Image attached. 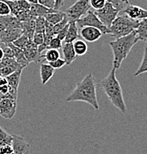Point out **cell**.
I'll return each mask as SVG.
<instances>
[{"label": "cell", "mask_w": 147, "mask_h": 154, "mask_svg": "<svg viewBox=\"0 0 147 154\" xmlns=\"http://www.w3.org/2000/svg\"><path fill=\"white\" fill-rule=\"evenodd\" d=\"M21 23H22V30L23 34L30 39H33V35L36 30V18L32 17L28 21L21 22Z\"/></svg>", "instance_id": "16"}, {"label": "cell", "mask_w": 147, "mask_h": 154, "mask_svg": "<svg viewBox=\"0 0 147 154\" xmlns=\"http://www.w3.org/2000/svg\"><path fill=\"white\" fill-rule=\"evenodd\" d=\"M139 41L136 32L133 31L130 34L110 42V46L113 53V67L119 69L123 61L127 57L132 48Z\"/></svg>", "instance_id": "3"}, {"label": "cell", "mask_w": 147, "mask_h": 154, "mask_svg": "<svg viewBox=\"0 0 147 154\" xmlns=\"http://www.w3.org/2000/svg\"><path fill=\"white\" fill-rule=\"evenodd\" d=\"M41 58H44L47 62H53V61L57 60V59L60 58V53H59L58 50L55 49H48L44 55H41Z\"/></svg>", "instance_id": "27"}, {"label": "cell", "mask_w": 147, "mask_h": 154, "mask_svg": "<svg viewBox=\"0 0 147 154\" xmlns=\"http://www.w3.org/2000/svg\"><path fill=\"white\" fill-rule=\"evenodd\" d=\"M107 2L111 3L116 9H118V11H123L129 4H126V3L123 2L121 0H106Z\"/></svg>", "instance_id": "35"}, {"label": "cell", "mask_w": 147, "mask_h": 154, "mask_svg": "<svg viewBox=\"0 0 147 154\" xmlns=\"http://www.w3.org/2000/svg\"><path fill=\"white\" fill-rule=\"evenodd\" d=\"M73 48L78 57L84 56L88 51V46L87 43L82 39H77L73 42Z\"/></svg>", "instance_id": "24"}, {"label": "cell", "mask_w": 147, "mask_h": 154, "mask_svg": "<svg viewBox=\"0 0 147 154\" xmlns=\"http://www.w3.org/2000/svg\"><path fill=\"white\" fill-rule=\"evenodd\" d=\"M10 48H12L13 51H14V59L15 60L18 62L19 64L21 65V66L26 67L29 65V62H28V60L26 59V58L25 57V54H24V52L22 50L20 49L19 48L16 47L13 45V43H10Z\"/></svg>", "instance_id": "20"}, {"label": "cell", "mask_w": 147, "mask_h": 154, "mask_svg": "<svg viewBox=\"0 0 147 154\" xmlns=\"http://www.w3.org/2000/svg\"><path fill=\"white\" fill-rule=\"evenodd\" d=\"M17 102L16 99L4 98L0 101V116L11 119L16 113Z\"/></svg>", "instance_id": "8"}, {"label": "cell", "mask_w": 147, "mask_h": 154, "mask_svg": "<svg viewBox=\"0 0 147 154\" xmlns=\"http://www.w3.org/2000/svg\"><path fill=\"white\" fill-rule=\"evenodd\" d=\"M10 14V9L5 2L0 0V17H4Z\"/></svg>", "instance_id": "33"}, {"label": "cell", "mask_w": 147, "mask_h": 154, "mask_svg": "<svg viewBox=\"0 0 147 154\" xmlns=\"http://www.w3.org/2000/svg\"><path fill=\"white\" fill-rule=\"evenodd\" d=\"M79 37V30L76 25V22L72 21L69 22V28L67 33L66 37L64 38V42L73 43Z\"/></svg>", "instance_id": "18"}, {"label": "cell", "mask_w": 147, "mask_h": 154, "mask_svg": "<svg viewBox=\"0 0 147 154\" xmlns=\"http://www.w3.org/2000/svg\"><path fill=\"white\" fill-rule=\"evenodd\" d=\"M135 32L139 40L147 43V18L140 21Z\"/></svg>", "instance_id": "23"}, {"label": "cell", "mask_w": 147, "mask_h": 154, "mask_svg": "<svg viewBox=\"0 0 147 154\" xmlns=\"http://www.w3.org/2000/svg\"><path fill=\"white\" fill-rule=\"evenodd\" d=\"M96 84L92 73H89L80 82H78L73 92L67 97V102H84L88 103L95 110H99L97 99Z\"/></svg>", "instance_id": "1"}, {"label": "cell", "mask_w": 147, "mask_h": 154, "mask_svg": "<svg viewBox=\"0 0 147 154\" xmlns=\"http://www.w3.org/2000/svg\"><path fill=\"white\" fill-rule=\"evenodd\" d=\"M139 22L126 15L118 16L108 28L107 34H110L116 38L124 37L135 31L138 27Z\"/></svg>", "instance_id": "4"}, {"label": "cell", "mask_w": 147, "mask_h": 154, "mask_svg": "<svg viewBox=\"0 0 147 154\" xmlns=\"http://www.w3.org/2000/svg\"><path fill=\"white\" fill-rule=\"evenodd\" d=\"M79 36L88 42H95L103 36L100 30L94 27H84L80 28Z\"/></svg>", "instance_id": "11"}, {"label": "cell", "mask_w": 147, "mask_h": 154, "mask_svg": "<svg viewBox=\"0 0 147 154\" xmlns=\"http://www.w3.org/2000/svg\"><path fill=\"white\" fill-rule=\"evenodd\" d=\"M33 42L36 45H40L44 42V33H35L33 37Z\"/></svg>", "instance_id": "37"}, {"label": "cell", "mask_w": 147, "mask_h": 154, "mask_svg": "<svg viewBox=\"0 0 147 154\" xmlns=\"http://www.w3.org/2000/svg\"><path fill=\"white\" fill-rule=\"evenodd\" d=\"M30 40L31 39H30L29 38L27 37L25 35L22 34L20 37H19L16 40H15V41L13 42V45H14V46H16V47L19 48L21 50H23L28 46Z\"/></svg>", "instance_id": "29"}, {"label": "cell", "mask_w": 147, "mask_h": 154, "mask_svg": "<svg viewBox=\"0 0 147 154\" xmlns=\"http://www.w3.org/2000/svg\"><path fill=\"white\" fill-rule=\"evenodd\" d=\"M13 154H28L30 150V145L25 141L24 137L18 135H12Z\"/></svg>", "instance_id": "10"}, {"label": "cell", "mask_w": 147, "mask_h": 154, "mask_svg": "<svg viewBox=\"0 0 147 154\" xmlns=\"http://www.w3.org/2000/svg\"><path fill=\"white\" fill-rule=\"evenodd\" d=\"M91 6L89 0H78L71 7H70L64 13L69 19V22H76L90 11Z\"/></svg>", "instance_id": "5"}, {"label": "cell", "mask_w": 147, "mask_h": 154, "mask_svg": "<svg viewBox=\"0 0 147 154\" xmlns=\"http://www.w3.org/2000/svg\"><path fill=\"white\" fill-rule=\"evenodd\" d=\"M2 1H15V0H2Z\"/></svg>", "instance_id": "45"}, {"label": "cell", "mask_w": 147, "mask_h": 154, "mask_svg": "<svg viewBox=\"0 0 147 154\" xmlns=\"http://www.w3.org/2000/svg\"><path fill=\"white\" fill-rule=\"evenodd\" d=\"M76 25L79 29L87 26L94 27V28L99 29L103 33V35L107 34L108 28L103 25V23L100 22L98 17L95 15L94 11H89L85 16L76 21Z\"/></svg>", "instance_id": "7"}, {"label": "cell", "mask_w": 147, "mask_h": 154, "mask_svg": "<svg viewBox=\"0 0 147 154\" xmlns=\"http://www.w3.org/2000/svg\"><path fill=\"white\" fill-rule=\"evenodd\" d=\"M56 10L50 9L48 8H46L45 6H43L41 5L36 3V4H31L30 9V14L32 17H44L47 14L54 12Z\"/></svg>", "instance_id": "15"}, {"label": "cell", "mask_w": 147, "mask_h": 154, "mask_svg": "<svg viewBox=\"0 0 147 154\" xmlns=\"http://www.w3.org/2000/svg\"><path fill=\"white\" fill-rule=\"evenodd\" d=\"M68 23H69V19L66 15V17L63 19V20L61 21L59 23L56 24V25H53V32H54V34H55V36H56L57 33H58L62 28H64V27L66 26Z\"/></svg>", "instance_id": "32"}, {"label": "cell", "mask_w": 147, "mask_h": 154, "mask_svg": "<svg viewBox=\"0 0 147 154\" xmlns=\"http://www.w3.org/2000/svg\"><path fill=\"white\" fill-rule=\"evenodd\" d=\"M106 2V0H89L91 8H92L95 11H98L104 8Z\"/></svg>", "instance_id": "34"}, {"label": "cell", "mask_w": 147, "mask_h": 154, "mask_svg": "<svg viewBox=\"0 0 147 154\" xmlns=\"http://www.w3.org/2000/svg\"><path fill=\"white\" fill-rule=\"evenodd\" d=\"M116 69L112 67L108 76L99 84L104 94L116 108L123 113H127V105L124 102L123 91L116 76Z\"/></svg>", "instance_id": "2"}, {"label": "cell", "mask_w": 147, "mask_h": 154, "mask_svg": "<svg viewBox=\"0 0 147 154\" xmlns=\"http://www.w3.org/2000/svg\"><path fill=\"white\" fill-rule=\"evenodd\" d=\"M62 53H63L64 59L66 62V65H70L76 59L78 56L73 48V43L64 42L62 45Z\"/></svg>", "instance_id": "14"}, {"label": "cell", "mask_w": 147, "mask_h": 154, "mask_svg": "<svg viewBox=\"0 0 147 154\" xmlns=\"http://www.w3.org/2000/svg\"><path fill=\"white\" fill-rule=\"evenodd\" d=\"M14 153L11 144H6L0 147V154H12Z\"/></svg>", "instance_id": "39"}, {"label": "cell", "mask_w": 147, "mask_h": 154, "mask_svg": "<svg viewBox=\"0 0 147 154\" xmlns=\"http://www.w3.org/2000/svg\"><path fill=\"white\" fill-rule=\"evenodd\" d=\"M49 64L51 65V67H53V68L56 70V69L62 68V67H63L64 65H66V62H65V60L64 59H61V58H59V59H57V60L49 62Z\"/></svg>", "instance_id": "36"}, {"label": "cell", "mask_w": 147, "mask_h": 154, "mask_svg": "<svg viewBox=\"0 0 147 154\" xmlns=\"http://www.w3.org/2000/svg\"><path fill=\"white\" fill-rule=\"evenodd\" d=\"M119 12L120 11L116 9L111 3L107 2L101 9L94 11L100 22L107 28L111 26L112 22L118 17Z\"/></svg>", "instance_id": "6"}, {"label": "cell", "mask_w": 147, "mask_h": 154, "mask_svg": "<svg viewBox=\"0 0 147 154\" xmlns=\"http://www.w3.org/2000/svg\"><path fill=\"white\" fill-rule=\"evenodd\" d=\"M13 136L6 132L2 127H0V147L6 144H11Z\"/></svg>", "instance_id": "28"}, {"label": "cell", "mask_w": 147, "mask_h": 154, "mask_svg": "<svg viewBox=\"0 0 147 154\" xmlns=\"http://www.w3.org/2000/svg\"><path fill=\"white\" fill-rule=\"evenodd\" d=\"M6 85H8V80L6 77L0 76V86Z\"/></svg>", "instance_id": "42"}, {"label": "cell", "mask_w": 147, "mask_h": 154, "mask_svg": "<svg viewBox=\"0 0 147 154\" xmlns=\"http://www.w3.org/2000/svg\"><path fill=\"white\" fill-rule=\"evenodd\" d=\"M147 73V43L144 47V51H143V57L142 59L141 63L139 66L136 72L134 74V76H140L143 73Z\"/></svg>", "instance_id": "26"}, {"label": "cell", "mask_w": 147, "mask_h": 154, "mask_svg": "<svg viewBox=\"0 0 147 154\" xmlns=\"http://www.w3.org/2000/svg\"><path fill=\"white\" fill-rule=\"evenodd\" d=\"M62 41L57 37V36H54L51 38L50 41L48 49H55V50H59L60 48H62Z\"/></svg>", "instance_id": "31"}, {"label": "cell", "mask_w": 147, "mask_h": 154, "mask_svg": "<svg viewBox=\"0 0 147 154\" xmlns=\"http://www.w3.org/2000/svg\"><path fill=\"white\" fill-rule=\"evenodd\" d=\"M23 34L22 30L20 28L16 29H6L3 33L1 39V44H10L13 43L15 40L20 37Z\"/></svg>", "instance_id": "13"}, {"label": "cell", "mask_w": 147, "mask_h": 154, "mask_svg": "<svg viewBox=\"0 0 147 154\" xmlns=\"http://www.w3.org/2000/svg\"><path fill=\"white\" fill-rule=\"evenodd\" d=\"M65 17H66V14L63 11H55L54 12L47 14L44 17V19L48 23L52 25H56V24L59 23L61 21L63 20Z\"/></svg>", "instance_id": "22"}, {"label": "cell", "mask_w": 147, "mask_h": 154, "mask_svg": "<svg viewBox=\"0 0 147 154\" xmlns=\"http://www.w3.org/2000/svg\"><path fill=\"white\" fill-rule=\"evenodd\" d=\"M2 19L3 22L5 25L7 29H16L20 28L22 29V23L18 19L14 16L8 15L4 16V17H1Z\"/></svg>", "instance_id": "21"}, {"label": "cell", "mask_w": 147, "mask_h": 154, "mask_svg": "<svg viewBox=\"0 0 147 154\" xmlns=\"http://www.w3.org/2000/svg\"><path fill=\"white\" fill-rule=\"evenodd\" d=\"M38 3L50 9H54L55 0H38Z\"/></svg>", "instance_id": "38"}, {"label": "cell", "mask_w": 147, "mask_h": 154, "mask_svg": "<svg viewBox=\"0 0 147 154\" xmlns=\"http://www.w3.org/2000/svg\"><path fill=\"white\" fill-rule=\"evenodd\" d=\"M25 1L30 3V4H36V3H38V0H25Z\"/></svg>", "instance_id": "43"}, {"label": "cell", "mask_w": 147, "mask_h": 154, "mask_svg": "<svg viewBox=\"0 0 147 154\" xmlns=\"http://www.w3.org/2000/svg\"><path fill=\"white\" fill-rule=\"evenodd\" d=\"M123 2L126 3V4H129V0H121Z\"/></svg>", "instance_id": "44"}, {"label": "cell", "mask_w": 147, "mask_h": 154, "mask_svg": "<svg viewBox=\"0 0 147 154\" xmlns=\"http://www.w3.org/2000/svg\"><path fill=\"white\" fill-rule=\"evenodd\" d=\"M22 68L24 69L25 67L21 66L17 62H16L15 63L12 64V65L0 67V76L7 77L9 75L12 74L13 73H14V72L17 71V70Z\"/></svg>", "instance_id": "25"}, {"label": "cell", "mask_w": 147, "mask_h": 154, "mask_svg": "<svg viewBox=\"0 0 147 154\" xmlns=\"http://www.w3.org/2000/svg\"><path fill=\"white\" fill-rule=\"evenodd\" d=\"M68 28H69V23L68 25H66V26L64 27V28H62V30H60V31L58 32V33L56 34V36L59 39H61L62 41H63V40H64L65 37H66V35H67V33H68Z\"/></svg>", "instance_id": "40"}, {"label": "cell", "mask_w": 147, "mask_h": 154, "mask_svg": "<svg viewBox=\"0 0 147 154\" xmlns=\"http://www.w3.org/2000/svg\"><path fill=\"white\" fill-rule=\"evenodd\" d=\"M55 72V69L51 67L49 63H42L40 66V76L43 85H46L47 82L52 78Z\"/></svg>", "instance_id": "17"}, {"label": "cell", "mask_w": 147, "mask_h": 154, "mask_svg": "<svg viewBox=\"0 0 147 154\" xmlns=\"http://www.w3.org/2000/svg\"><path fill=\"white\" fill-rule=\"evenodd\" d=\"M23 69H20L17 71L14 72L12 74L9 75L8 76L6 77L8 80V85L12 89L18 91L19 86H20L21 81V75H22Z\"/></svg>", "instance_id": "19"}, {"label": "cell", "mask_w": 147, "mask_h": 154, "mask_svg": "<svg viewBox=\"0 0 147 154\" xmlns=\"http://www.w3.org/2000/svg\"><path fill=\"white\" fill-rule=\"evenodd\" d=\"M123 12L124 15L127 16L129 18L138 22L147 18V10L142 8L137 5L129 4L123 10Z\"/></svg>", "instance_id": "9"}, {"label": "cell", "mask_w": 147, "mask_h": 154, "mask_svg": "<svg viewBox=\"0 0 147 154\" xmlns=\"http://www.w3.org/2000/svg\"><path fill=\"white\" fill-rule=\"evenodd\" d=\"M64 5V0H55V7L54 9L58 11Z\"/></svg>", "instance_id": "41"}, {"label": "cell", "mask_w": 147, "mask_h": 154, "mask_svg": "<svg viewBox=\"0 0 147 154\" xmlns=\"http://www.w3.org/2000/svg\"><path fill=\"white\" fill-rule=\"evenodd\" d=\"M25 54V57L29 63L31 62H39L41 61V55H40L38 52V45H36L33 40H30L28 46L22 50Z\"/></svg>", "instance_id": "12"}, {"label": "cell", "mask_w": 147, "mask_h": 154, "mask_svg": "<svg viewBox=\"0 0 147 154\" xmlns=\"http://www.w3.org/2000/svg\"><path fill=\"white\" fill-rule=\"evenodd\" d=\"M45 19L44 17L36 18V30L35 33H44L45 31Z\"/></svg>", "instance_id": "30"}]
</instances>
